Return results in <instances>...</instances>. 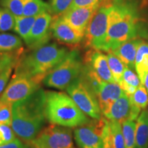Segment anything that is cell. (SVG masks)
<instances>
[{
  "mask_svg": "<svg viewBox=\"0 0 148 148\" xmlns=\"http://www.w3.org/2000/svg\"><path fill=\"white\" fill-rule=\"evenodd\" d=\"M45 92L41 88L12 105V127L16 136L32 142L39 134L45 116Z\"/></svg>",
  "mask_w": 148,
  "mask_h": 148,
  "instance_id": "6da1fadb",
  "label": "cell"
},
{
  "mask_svg": "<svg viewBox=\"0 0 148 148\" xmlns=\"http://www.w3.org/2000/svg\"><path fill=\"white\" fill-rule=\"evenodd\" d=\"M137 34V16L134 9L124 2L112 6L110 23L102 50L112 52Z\"/></svg>",
  "mask_w": 148,
  "mask_h": 148,
  "instance_id": "7a4b0ae2",
  "label": "cell"
},
{
  "mask_svg": "<svg viewBox=\"0 0 148 148\" xmlns=\"http://www.w3.org/2000/svg\"><path fill=\"white\" fill-rule=\"evenodd\" d=\"M45 116L51 124L65 127H77L89 123L69 95L62 92H45Z\"/></svg>",
  "mask_w": 148,
  "mask_h": 148,
  "instance_id": "3957f363",
  "label": "cell"
},
{
  "mask_svg": "<svg viewBox=\"0 0 148 148\" xmlns=\"http://www.w3.org/2000/svg\"><path fill=\"white\" fill-rule=\"evenodd\" d=\"M69 53L64 47L56 43L46 44L30 53L21 55L15 65L14 73L30 76H45Z\"/></svg>",
  "mask_w": 148,
  "mask_h": 148,
  "instance_id": "277c9868",
  "label": "cell"
},
{
  "mask_svg": "<svg viewBox=\"0 0 148 148\" xmlns=\"http://www.w3.org/2000/svg\"><path fill=\"white\" fill-rule=\"evenodd\" d=\"M84 62L77 49L69 51L58 64L46 74L42 83L48 87L66 90L82 71Z\"/></svg>",
  "mask_w": 148,
  "mask_h": 148,
  "instance_id": "5b68a950",
  "label": "cell"
},
{
  "mask_svg": "<svg viewBox=\"0 0 148 148\" xmlns=\"http://www.w3.org/2000/svg\"><path fill=\"white\" fill-rule=\"evenodd\" d=\"M44 77L14 73L0 97V101L13 105L23 100L40 88Z\"/></svg>",
  "mask_w": 148,
  "mask_h": 148,
  "instance_id": "8992f818",
  "label": "cell"
},
{
  "mask_svg": "<svg viewBox=\"0 0 148 148\" xmlns=\"http://www.w3.org/2000/svg\"><path fill=\"white\" fill-rule=\"evenodd\" d=\"M66 90L85 114L94 119H101L102 113L97 97L80 75L68 86Z\"/></svg>",
  "mask_w": 148,
  "mask_h": 148,
  "instance_id": "52a82bcc",
  "label": "cell"
},
{
  "mask_svg": "<svg viewBox=\"0 0 148 148\" xmlns=\"http://www.w3.org/2000/svg\"><path fill=\"white\" fill-rule=\"evenodd\" d=\"M112 7L99 6L88 23L84 33V45L101 51L108 32Z\"/></svg>",
  "mask_w": 148,
  "mask_h": 148,
  "instance_id": "ba28073f",
  "label": "cell"
},
{
  "mask_svg": "<svg viewBox=\"0 0 148 148\" xmlns=\"http://www.w3.org/2000/svg\"><path fill=\"white\" fill-rule=\"evenodd\" d=\"M32 145L34 148H74L71 130L51 124L40 131Z\"/></svg>",
  "mask_w": 148,
  "mask_h": 148,
  "instance_id": "9c48e42d",
  "label": "cell"
},
{
  "mask_svg": "<svg viewBox=\"0 0 148 148\" xmlns=\"http://www.w3.org/2000/svg\"><path fill=\"white\" fill-rule=\"evenodd\" d=\"M107 119H95L74 130V138L79 148H103V132Z\"/></svg>",
  "mask_w": 148,
  "mask_h": 148,
  "instance_id": "30bf717a",
  "label": "cell"
},
{
  "mask_svg": "<svg viewBox=\"0 0 148 148\" xmlns=\"http://www.w3.org/2000/svg\"><path fill=\"white\" fill-rule=\"evenodd\" d=\"M140 110L139 108L131 102L130 97L124 93L111 105L103 116L108 121H118L122 123L127 120L135 121L137 119Z\"/></svg>",
  "mask_w": 148,
  "mask_h": 148,
  "instance_id": "8fae6325",
  "label": "cell"
},
{
  "mask_svg": "<svg viewBox=\"0 0 148 148\" xmlns=\"http://www.w3.org/2000/svg\"><path fill=\"white\" fill-rule=\"evenodd\" d=\"M52 15L49 12H42L37 16L31 30L26 45L29 49H36L48 43L51 38Z\"/></svg>",
  "mask_w": 148,
  "mask_h": 148,
  "instance_id": "7c38bea8",
  "label": "cell"
},
{
  "mask_svg": "<svg viewBox=\"0 0 148 148\" xmlns=\"http://www.w3.org/2000/svg\"><path fill=\"white\" fill-rule=\"evenodd\" d=\"M99 7L96 5L86 8H70L60 16L75 30L84 35L90 19Z\"/></svg>",
  "mask_w": 148,
  "mask_h": 148,
  "instance_id": "4fadbf2b",
  "label": "cell"
},
{
  "mask_svg": "<svg viewBox=\"0 0 148 148\" xmlns=\"http://www.w3.org/2000/svg\"><path fill=\"white\" fill-rule=\"evenodd\" d=\"M51 32L56 39L66 45H75L84 40V35L75 30L60 16H53Z\"/></svg>",
  "mask_w": 148,
  "mask_h": 148,
  "instance_id": "5bb4252c",
  "label": "cell"
},
{
  "mask_svg": "<svg viewBox=\"0 0 148 148\" xmlns=\"http://www.w3.org/2000/svg\"><path fill=\"white\" fill-rule=\"evenodd\" d=\"M85 62L89 64L99 78L106 82H115L108 66L107 55L99 50L89 51L86 53Z\"/></svg>",
  "mask_w": 148,
  "mask_h": 148,
  "instance_id": "9a60e30c",
  "label": "cell"
},
{
  "mask_svg": "<svg viewBox=\"0 0 148 148\" xmlns=\"http://www.w3.org/2000/svg\"><path fill=\"white\" fill-rule=\"evenodd\" d=\"M124 93L118 83L103 82L96 94L101 113L104 114L111 105Z\"/></svg>",
  "mask_w": 148,
  "mask_h": 148,
  "instance_id": "2e32d148",
  "label": "cell"
},
{
  "mask_svg": "<svg viewBox=\"0 0 148 148\" xmlns=\"http://www.w3.org/2000/svg\"><path fill=\"white\" fill-rule=\"evenodd\" d=\"M143 40L134 38L124 42L112 51L130 69H135V58L136 51Z\"/></svg>",
  "mask_w": 148,
  "mask_h": 148,
  "instance_id": "e0dca14e",
  "label": "cell"
},
{
  "mask_svg": "<svg viewBox=\"0 0 148 148\" xmlns=\"http://www.w3.org/2000/svg\"><path fill=\"white\" fill-rule=\"evenodd\" d=\"M136 148H148V108L144 109L136 119Z\"/></svg>",
  "mask_w": 148,
  "mask_h": 148,
  "instance_id": "ac0fdd59",
  "label": "cell"
},
{
  "mask_svg": "<svg viewBox=\"0 0 148 148\" xmlns=\"http://www.w3.org/2000/svg\"><path fill=\"white\" fill-rule=\"evenodd\" d=\"M122 90L128 97H130L141 84L139 77L132 69L126 66L123 72L121 81L119 83Z\"/></svg>",
  "mask_w": 148,
  "mask_h": 148,
  "instance_id": "d6986e66",
  "label": "cell"
},
{
  "mask_svg": "<svg viewBox=\"0 0 148 148\" xmlns=\"http://www.w3.org/2000/svg\"><path fill=\"white\" fill-rule=\"evenodd\" d=\"M37 16H15V25L13 30L19 35L25 44L28 42L31 30Z\"/></svg>",
  "mask_w": 148,
  "mask_h": 148,
  "instance_id": "ffe728a7",
  "label": "cell"
},
{
  "mask_svg": "<svg viewBox=\"0 0 148 148\" xmlns=\"http://www.w3.org/2000/svg\"><path fill=\"white\" fill-rule=\"evenodd\" d=\"M23 42L16 35L0 33V52H12L21 49Z\"/></svg>",
  "mask_w": 148,
  "mask_h": 148,
  "instance_id": "44dd1931",
  "label": "cell"
},
{
  "mask_svg": "<svg viewBox=\"0 0 148 148\" xmlns=\"http://www.w3.org/2000/svg\"><path fill=\"white\" fill-rule=\"evenodd\" d=\"M49 4L42 0H25L23 16H38L42 12H49Z\"/></svg>",
  "mask_w": 148,
  "mask_h": 148,
  "instance_id": "7402d4cb",
  "label": "cell"
},
{
  "mask_svg": "<svg viewBox=\"0 0 148 148\" xmlns=\"http://www.w3.org/2000/svg\"><path fill=\"white\" fill-rule=\"evenodd\" d=\"M108 66L112 73L115 82L119 83L121 81L123 72L126 66L118 58L115 54L112 52H108L107 54Z\"/></svg>",
  "mask_w": 148,
  "mask_h": 148,
  "instance_id": "603a6c76",
  "label": "cell"
},
{
  "mask_svg": "<svg viewBox=\"0 0 148 148\" xmlns=\"http://www.w3.org/2000/svg\"><path fill=\"white\" fill-rule=\"evenodd\" d=\"M122 132L125 142V148L136 147V123L134 121L127 120L121 123Z\"/></svg>",
  "mask_w": 148,
  "mask_h": 148,
  "instance_id": "cb8c5ba5",
  "label": "cell"
},
{
  "mask_svg": "<svg viewBox=\"0 0 148 148\" xmlns=\"http://www.w3.org/2000/svg\"><path fill=\"white\" fill-rule=\"evenodd\" d=\"M15 16L10 10L0 5V32L14 29Z\"/></svg>",
  "mask_w": 148,
  "mask_h": 148,
  "instance_id": "d4e9b609",
  "label": "cell"
},
{
  "mask_svg": "<svg viewBox=\"0 0 148 148\" xmlns=\"http://www.w3.org/2000/svg\"><path fill=\"white\" fill-rule=\"evenodd\" d=\"M108 122L114 147L125 148V142L123 132H122L121 123L114 121H108Z\"/></svg>",
  "mask_w": 148,
  "mask_h": 148,
  "instance_id": "484cf974",
  "label": "cell"
},
{
  "mask_svg": "<svg viewBox=\"0 0 148 148\" xmlns=\"http://www.w3.org/2000/svg\"><path fill=\"white\" fill-rule=\"evenodd\" d=\"M130 97L131 102L134 106L141 109H145L148 106V93L144 85L140 84L133 95Z\"/></svg>",
  "mask_w": 148,
  "mask_h": 148,
  "instance_id": "4316f807",
  "label": "cell"
},
{
  "mask_svg": "<svg viewBox=\"0 0 148 148\" xmlns=\"http://www.w3.org/2000/svg\"><path fill=\"white\" fill-rule=\"evenodd\" d=\"M21 49L12 52H0V75L9 66L16 64L21 56Z\"/></svg>",
  "mask_w": 148,
  "mask_h": 148,
  "instance_id": "83f0119b",
  "label": "cell"
},
{
  "mask_svg": "<svg viewBox=\"0 0 148 148\" xmlns=\"http://www.w3.org/2000/svg\"><path fill=\"white\" fill-rule=\"evenodd\" d=\"M73 0H49V13L53 16H60L71 8Z\"/></svg>",
  "mask_w": 148,
  "mask_h": 148,
  "instance_id": "f1b7e54d",
  "label": "cell"
},
{
  "mask_svg": "<svg viewBox=\"0 0 148 148\" xmlns=\"http://www.w3.org/2000/svg\"><path fill=\"white\" fill-rule=\"evenodd\" d=\"M25 0H0V5L8 9L15 16H23Z\"/></svg>",
  "mask_w": 148,
  "mask_h": 148,
  "instance_id": "f546056e",
  "label": "cell"
},
{
  "mask_svg": "<svg viewBox=\"0 0 148 148\" xmlns=\"http://www.w3.org/2000/svg\"><path fill=\"white\" fill-rule=\"evenodd\" d=\"M12 120V104L0 101V124L10 125Z\"/></svg>",
  "mask_w": 148,
  "mask_h": 148,
  "instance_id": "4dcf8cb0",
  "label": "cell"
},
{
  "mask_svg": "<svg viewBox=\"0 0 148 148\" xmlns=\"http://www.w3.org/2000/svg\"><path fill=\"white\" fill-rule=\"evenodd\" d=\"M14 134L10 125L0 124V145L10 143L15 139Z\"/></svg>",
  "mask_w": 148,
  "mask_h": 148,
  "instance_id": "1f68e13d",
  "label": "cell"
},
{
  "mask_svg": "<svg viewBox=\"0 0 148 148\" xmlns=\"http://www.w3.org/2000/svg\"><path fill=\"white\" fill-rule=\"evenodd\" d=\"M15 65L16 64L9 66L0 75V97L2 95L3 92L4 91L5 88H6L7 85L8 84L9 79L11 76L12 70L15 67Z\"/></svg>",
  "mask_w": 148,
  "mask_h": 148,
  "instance_id": "d6a6232c",
  "label": "cell"
},
{
  "mask_svg": "<svg viewBox=\"0 0 148 148\" xmlns=\"http://www.w3.org/2000/svg\"><path fill=\"white\" fill-rule=\"evenodd\" d=\"M101 0H73L71 8H86L99 5Z\"/></svg>",
  "mask_w": 148,
  "mask_h": 148,
  "instance_id": "836d02e7",
  "label": "cell"
},
{
  "mask_svg": "<svg viewBox=\"0 0 148 148\" xmlns=\"http://www.w3.org/2000/svg\"><path fill=\"white\" fill-rule=\"evenodd\" d=\"M103 148H114L112 143V136H111L110 125L108 120H107L106 126L104 127L103 132Z\"/></svg>",
  "mask_w": 148,
  "mask_h": 148,
  "instance_id": "e575fe53",
  "label": "cell"
},
{
  "mask_svg": "<svg viewBox=\"0 0 148 148\" xmlns=\"http://www.w3.org/2000/svg\"><path fill=\"white\" fill-rule=\"evenodd\" d=\"M0 148H29L26 145L22 143L18 138L12 140L10 143L0 145Z\"/></svg>",
  "mask_w": 148,
  "mask_h": 148,
  "instance_id": "d590c367",
  "label": "cell"
},
{
  "mask_svg": "<svg viewBox=\"0 0 148 148\" xmlns=\"http://www.w3.org/2000/svg\"><path fill=\"white\" fill-rule=\"evenodd\" d=\"M124 1L125 0H101L99 3V6L112 7L124 2Z\"/></svg>",
  "mask_w": 148,
  "mask_h": 148,
  "instance_id": "8d00e7d4",
  "label": "cell"
},
{
  "mask_svg": "<svg viewBox=\"0 0 148 148\" xmlns=\"http://www.w3.org/2000/svg\"><path fill=\"white\" fill-rule=\"evenodd\" d=\"M140 82H141L142 84L144 85L148 93V71H146L145 74H144L143 78L140 80Z\"/></svg>",
  "mask_w": 148,
  "mask_h": 148,
  "instance_id": "74e56055",
  "label": "cell"
},
{
  "mask_svg": "<svg viewBox=\"0 0 148 148\" xmlns=\"http://www.w3.org/2000/svg\"><path fill=\"white\" fill-rule=\"evenodd\" d=\"M32 148H34V147H32Z\"/></svg>",
  "mask_w": 148,
  "mask_h": 148,
  "instance_id": "f35d334b",
  "label": "cell"
},
{
  "mask_svg": "<svg viewBox=\"0 0 148 148\" xmlns=\"http://www.w3.org/2000/svg\"></svg>",
  "mask_w": 148,
  "mask_h": 148,
  "instance_id": "ab89813d",
  "label": "cell"
}]
</instances>
